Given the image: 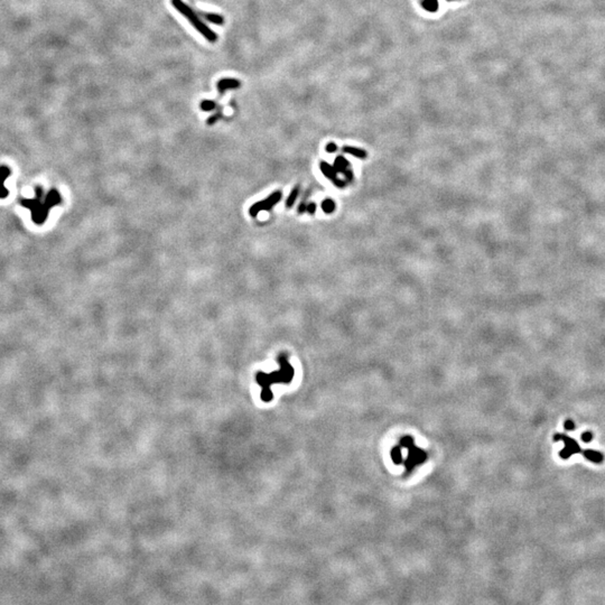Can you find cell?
<instances>
[{
	"mask_svg": "<svg viewBox=\"0 0 605 605\" xmlns=\"http://www.w3.org/2000/svg\"><path fill=\"white\" fill-rule=\"evenodd\" d=\"M278 362L280 364V369L278 371L271 373L259 372L257 374V382L260 385L261 399L263 401H270L272 399L271 385L273 383H288L294 378V369L288 362L286 354H280L278 358Z\"/></svg>",
	"mask_w": 605,
	"mask_h": 605,
	"instance_id": "obj_1",
	"label": "cell"
},
{
	"mask_svg": "<svg viewBox=\"0 0 605 605\" xmlns=\"http://www.w3.org/2000/svg\"><path fill=\"white\" fill-rule=\"evenodd\" d=\"M280 200H281V192L280 191L273 192L272 194L268 196V199L254 203L250 208V210H249V213H250L252 218L257 217V214L260 212V211H270Z\"/></svg>",
	"mask_w": 605,
	"mask_h": 605,
	"instance_id": "obj_4",
	"label": "cell"
},
{
	"mask_svg": "<svg viewBox=\"0 0 605 605\" xmlns=\"http://www.w3.org/2000/svg\"><path fill=\"white\" fill-rule=\"evenodd\" d=\"M298 194H299V187L298 186H295L294 189L291 190L290 194H289V196H288V199L286 201V206H287V208H291V206L294 205L296 199L298 198Z\"/></svg>",
	"mask_w": 605,
	"mask_h": 605,
	"instance_id": "obj_14",
	"label": "cell"
},
{
	"mask_svg": "<svg viewBox=\"0 0 605 605\" xmlns=\"http://www.w3.org/2000/svg\"><path fill=\"white\" fill-rule=\"evenodd\" d=\"M325 149H326V152H328V153L333 154V153H335L336 150H338V145H336V143H334V142H329L328 145H326Z\"/></svg>",
	"mask_w": 605,
	"mask_h": 605,
	"instance_id": "obj_19",
	"label": "cell"
},
{
	"mask_svg": "<svg viewBox=\"0 0 605 605\" xmlns=\"http://www.w3.org/2000/svg\"><path fill=\"white\" fill-rule=\"evenodd\" d=\"M580 439H582L584 443H590L593 439V434L590 433V431H585V433L582 434L580 436Z\"/></svg>",
	"mask_w": 605,
	"mask_h": 605,
	"instance_id": "obj_17",
	"label": "cell"
},
{
	"mask_svg": "<svg viewBox=\"0 0 605 605\" xmlns=\"http://www.w3.org/2000/svg\"><path fill=\"white\" fill-rule=\"evenodd\" d=\"M564 428L567 431H573L575 429V422L571 419H567L564 422Z\"/></svg>",
	"mask_w": 605,
	"mask_h": 605,
	"instance_id": "obj_18",
	"label": "cell"
},
{
	"mask_svg": "<svg viewBox=\"0 0 605 605\" xmlns=\"http://www.w3.org/2000/svg\"><path fill=\"white\" fill-rule=\"evenodd\" d=\"M306 210H307V205L305 203H300L298 206V213H300V214L305 213Z\"/></svg>",
	"mask_w": 605,
	"mask_h": 605,
	"instance_id": "obj_22",
	"label": "cell"
},
{
	"mask_svg": "<svg viewBox=\"0 0 605 605\" xmlns=\"http://www.w3.org/2000/svg\"><path fill=\"white\" fill-rule=\"evenodd\" d=\"M391 458L392 461L395 463H401L402 462V454H401V446H397V447H393V449L391 450Z\"/></svg>",
	"mask_w": 605,
	"mask_h": 605,
	"instance_id": "obj_16",
	"label": "cell"
},
{
	"mask_svg": "<svg viewBox=\"0 0 605 605\" xmlns=\"http://www.w3.org/2000/svg\"><path fill=\"white\" fill-rule=\"evenodd\" d=\"M554 441H563L565 447L559 452V456L563 460H568L571 455L583 453V449L579 444L574 439L573 437H569L566 434L557 433L554 435Z\"/></svg>",
	"mask_w": 605,
	"mask_h": 605,
	"instance_id": "obj_3",
	"label": "cell"
},
{
	"mask_svg": "<svg viewBox=\"0 0 605 605\" xmlns=\"http://www.w3.org/2000/svg\"><path fill=\"white\" fill-rule=\"evenodd\" d=\"M200 14L206 19V21L214 24V25H223L224 24L223 16L219 15V14H214V13H200Z\"/></svg>",
	"mask_w": 605,
	"mask_h": 605,
	"instance_id": "obj_10",
	"label": "cell"
},
{
	"mask_svg": "<svg viewBox=\"0 0 605 605\" xmlns=\"http://www.w3.org/2000/svg\"><path fill=\"white\" fill-rule=\"evenodd\" d=\"M240 85H241V82H240L239 80H237V79H229V78L221 79L219 81V82H218V84H217L218 91H219L220 93H224L225 91H228V90L238 89V88H240Z\"/></svg>",
	"mask_w": 605,
	"mask_h": 605,
	"instance_id": "obj_6",
	"label": "cell"
},
{
	"mask_svg": "<svg viewBox=\"0 0 605 605\" xmlns=\"http://www.w3.org/2000/svg\"><path fill=\"white\" fill-rule=\"evenodd\" d=\"M335 208H336L335 202L332 199H326L322 202V210H323L326 214L333 213L335 211Z\"/></svg>",
	"mask_w": 605,
	"mask_h": 605,
	"instance_id": "obj_12",
	"label": "cell"
},
{
	"mask_svg": "<svg viewBox=\"0 0 605 605\" xmlns=\"http://www.w3.org/2000/svg\"><path fill=\"white\" fill-rule=\"evenodd\" d=\"M582 454L587 461H589V462H592V463H595V464H601L604 461L603 454L601 452H598V450L585 449V450H583Z\"/></svg>",
	"mask_w": 605,
	"mask_h": 605,
	"instance_id": "obj_8",
	"label": "cell"
},
{
	"mask_svg": "<svg viewBox=\"0 0 605 605\" xmlns=\"http://www.w3.org/2000/svg\"><path fill=\"white\" fill-rule=\"evenodd\" d=\"M320 168H321V172L323 173V174H324V176H325V177H328V179H329V180H331V181H332L333 183H334V182H335L336 180L339 179V177H338V172H336V170H335V168H334V166L330 165L328 162L322 161V162L320 163Z\"/></svg>",
	"mask_w": 605,
	"mask_h": 605,
	"instance_id": "obj_7",
	"label": "cell"
},
{
	"mask_svg": "<svg viewBox=\"0 0 605 605\" xmlns=\"http://www.w3.org/2000/svg\"><path fill=\"white\" fill-rule=\"evenodd\" d=\"M349 167H350L349 162L345 160L343 156H338L335 158L334 168L336 170V172L341 173V174H344V173L349 170Z\"/></svg>",
	"mask_w": 605,
	"mask_h": 605,
	"instance_id": "obj_9",
	"label": "cell"
},
{
	"mask_svg": "<svg viewBox=\"0 0 605 605\" xmlns=\"http://www.w3.org/2000/svg\"><path fill=\"white\" fill-rule=\"evenodd\" d=\"M407 449H408V459L405 464L407 471H411L416 467V465L424 462V461L427 459V454L425 450L416 447V446H414V445L410 446V447Z\"/></svg>",
	"mask_w": 605,
	"mask_h": 605,
	"instance_id": "obj_5",
	"label": "cell"
},
{
	"mask_svg": "<svg viewBox=\"0 0 605 605\" xmlns=\"http://www.w3.org/2000/svg\"><path fill=\"white\" fill-rule=\"evenodd\" d=\"M342 150L345 154H349V155H352L357 158H366L367 157V152L363 149H360V148L357 147H351V146H344L342 148Z\"/></svg>",
	"mask_w": 605,
	"mask_h": 605,
	"instance_id": "obj_11",
	"label": "cell"
},
{
	"mask_svg": "<svg viewBox=\"0 0 605 605\" xmlns=\"http://www.w3.org/2000/svg\"><path fill=\"white\" fill-rule=\"evenodd\" d=\"M9 174V170L8 168H0V198H4V196L7 195V191L5 190V187L3 186V182L6 179V176Z\"/></svg>",
	"mask_w": 605,
	"mask_h": 605,
	"instance_id": "obj_13",
	"label": "cell"
},
{
	"mask_svg": "<svg viewBox=\"0 0 605 605\" xmlns=\"http://www.w3.org/2000/svg\"><path fill=\"white\" fill-rule=\"evenodd\" d=\"M172 5L181 15H183L187 21H189L191 25L193 26L206 41H209L210 43H215L218 41V34L211 30L210 27L206 26V24L199 17L198 14H196L189 5H186L183 0H172Z\"/></svg>",
	"mask_w": 605,
	"mask_h": 605,
	"instance_id": "obj_2",
	"label": "cell"
},
{
	"mask_svg": "<svg viewBox=\"0 0 605 605\" xmlns=\"http://www.w3.org/2000/svg\"><path fill=\"white\" fill-rule=\"evenodd\" d=\"M200 108H201V110H203V111H206V112L213 111V110L217 108V103H215L214 101H211V100H204L200 103Z\"/></svg>",
	"mask_w": 605,
	"mask_h": 605,
	"instance_id": "obj_15",
	"label": "cell"
},
{
	"mask_svg": "<svg viewBox=\"0 0 605 605\" xmlns=\"http://www.w3.org/2000/svg\"><path fill=\"white\" fill-rule=\"evenodd\" d=\"M220 119H221V114L220 113H215V114H213L212 117H210L208 119V124H210V126H212V124H214Z\"/></svg>",
	"mask_w": 605,
	"mask_h": 605,
	"instance_id": "obj_20",
	"label": "cell"
},
{
	"mask_svg": "<svg viewBox=\"0 0 605 605\" xmlns=\"http://www.w3.org/2000/svg\"><path fill=\"white\" fill-rule=\"evenodd\" d=\"M315 211H316V204H315V203H313V202H312V203L307 204V210H306V212H307V213H310V214H314V213H315Z\"/></svg>",
	"mask_w": 605,
	"mask_h": 605,
	"instance_id": "obj_21",
	"label": "cell"
}]
</instances>
